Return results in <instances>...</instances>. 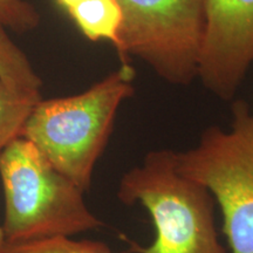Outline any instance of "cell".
Returning a JSON list of instances; mask_svg holds the SVG:
<instances>
[{"label":"cell","mask_w":253,"mask_h":253,"mask_svg":"<svg viewBox=\"0 0 253 253\" xmlns=\"http://www.w3.org/2000/svg\"><path fill=\"white\" fill-rule=\"evenodd\" d=\"M130 63L84 93L41 100L25 125L21 137L31 141L63 176L86 192L95 164L106 149L116 114L135 93Z\"/></svg>","instance_id":"obj_1"},{"label":"cell","mask_w":253,"mask_h":253,"mask_svg":"<svg viewBox=\"0 0 253 253\" xmlns=\"http://www.w3.org/2000/svg\"><path fill=\"white\" fill-rule=\"evenodd\" d=\"M67 12L84 37L107 40L118 48L123 17L116 0H82Z\"/></svg>","instance_id":"obj_7"},{"label":"cell","mask_w":253,"mask_h":253,"mask_svg":"<svg viewBox=\"0 0 253 253\" xmlns=\"http://www.w3.org/2000/svg\"><path fill=\"white\" fill-rule=\"evenodd\" d=\"M122 11V63L134 56L171 84L186 86L197 77L204 27V0H116Z\"/></svg>","instance_id":"obj_5"},{"label":"cell","mask_w":253,"mask_h":253,"mask_svg":"<svg viewBox=\"0 0 253 253\" xmlns=\"http://www.w3.org/2000/svg\"><path fill=\"white\" fill-rule=\"evenodd\" d=\"M0 179L7 243L71 237L102 226L88 209L84 192L26 138H17L0 154Z\"/></svg>","instance_id":"obj_3"},{"label":"cell","mask_w":253,"mask_h":253,"mask_svg":"<svg viewBox=\"0 0 253 253\" xmlns=\"http://www.w3.org/2000/svg\"><path fill=\"white\" fill-rule=\"evenodd\" d=\"M177 170L216 198L231 253H253V104H232L229 130L210 126L191 149L177 153Z\"/></svg>","instance_id":"obj_4"},{"label":"cell","mask_w":253,"mask_h":253,"mask_svg":"<svg viewBox=\"0 0 253 253\" xmlns=\"http://www.w3.org/2000/svg\"><path fill=\"white\" fill-rule=\"evenodd\" d=\"M0 81L25 91H40L42 82L32 67L30 60L9 39L0 24Z\"/></svg>","instance_id":"obj_9"},{"label":"cell","mask_w":253,"mask_h":253,"mask_svg":"<svg viewBox=\"0 0 253 253\" xmlns=\"http://www.w3.org/2000/svg\"><path fill=\"white\" fill-rule=\"evenodd\" d=\"M80 1H82V0H56V2H58L59 5L65 9H67V11L69 8H72L73 6L79 4Z\"/></svg>","instance_id":"obj_12"},{"label":"cell","mask_w":253,"mask_h":253,"mask_svg":"<svg viewBox=\"0 0 253 253\" xmlns=\"http://www.w3.org/2000/svg\"><path fill=\"white\" fill-rule=\"evenodd\" d=\"M40 15L36 7L25 0H0V24L15 32H27L38 27Z\"/></svg>","instance_id":"obj_11"},{"label":"cell","mask_w":253,"mask_h":253,"mask_svg":"<svg viewBox=\"0 0 253 253\" xmlns=\"http://www.w3.org/2000/svg\"><path fill=\"white\" fill-rule=\"evenodd\" d=\"M253 63V0H204L197 77L221 100H232Z\"/></svg>","instance_id":"obj_6"},{"label":"cell","mask_w":253,"mask_h":253,"mask_svg":"<svg viewBox=\"0 0 253 253\" xmlns=\"http://www.w3.org/2000/svg\"><path fill=\"white\" fill-rule=\"evenodd\" d=\"M118 198L140 203L150 213L156 239L142 248L129 242L134 253H227L214 225V199L203 184L177 170V153L153 150L120 181Z\"/></svg>","instance_id":"obj_2"},{"label":"cell","mask_w":253,"mask_h":253,"mask_svg":"<svg viewBox=\"0 0 253 253\" xmlns=\"http://www.w3.org/2000/svg\"><path fill=\"white\" fill-rule=\"evenodd\" d=\"M6 238H5V235H4V231H2V227L0 226V253H1L2 249L5 248L6 245Z\"/></svg>","instance_id":"obj_13"},{"label":"cell","mask_w":253,"mask_h":253,"mask_svg":"<svg viewBox=\"0 0 253 253\" xmlns=\"http://www.w3.org/2000/svg\"><path fill=\"white\" fill-rule=\"evenodd\" d=\"M1 253H115L108 245L94 240H73L58 236L24 243H6Z\"/></svg>","instance_id":"obj_10"},{"label":"cell","mask_w":253,"mask_h":253,"mask_svg":"<svg viewBox=\"0 0 253 253\" xmlns=\"http://www.w3.org/2000/svg\"><path fill=\"white\" fill-rule=\"evenodd\" d=\"M41 100V91L19 90L0 81V154L21 137L28 118Z\"/></svg>","instance_id":"obj_8"}]
</instances>
